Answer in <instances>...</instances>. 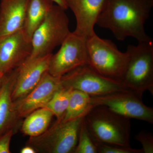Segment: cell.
Wrapping results in <instances>:
<instances>
[{"label": "cell", "instance_id": "9c48e42d", "mask_svg": "<svg viewBox=\"0 0 153 153\" xmlns=\"http://www.w3.org/2000/svg\"><path fill=\"white\" fill-rule=\"evenodd\" d=\"M60 46L50 58L49 74L61 77L80 66L88 65L87 38L70 32Z\"/></svg>", "mask_w": 153, "mask_h": 153}, {"label": "cell", "instance_id": "5b68a950", "mask_svg": "<svg viewBox=\"0 0 153 153\" xmlns=\"http://www.w3.org/2000/svg\"><path fill=\"white\" fill-rule=\"evenodd\" d=\"M87 48L88 65L101 75L120 81L128 60L127 52H120L112 41L95 33L87 38Z\"/></svg>", "mask_w": 153, "mask_h": 153}, {"label": "cell", "instance_id": "603a6c76", "mask_svg": "<svg viewBox=\"0 0 153 153\" xmlns=\"http://www.w3.org/2000/svg\"><path fill=\"white\" fill-rule=\"evenodd\" d=\"M16 133L13 130L0 136V153H10V144L12 137Z\"/></svg>", "mask_w": 153, "mask_h": 153}, {"label": "cell", "instance_id": "2e32d148", "mask_svg": "<svg viewBox=\"0 0 153 153\" xmlns=\"http://www.w3.org/2000/svg\"><path fill=\"white\" fill-rule=\"evenodd\" d=\"M51 0H29L22 31L31 42L33 34L44 21L54 4Z\"/></svg>", "mask_w": 153, "mask_h": 153}, {"label": "cell", "instance_id": "9a60e30c", "mask_svg": "<svg viewBox=\"0 0 153 153\" xmlns=\"http://www.w3.org/2000/svg\"><path fill=\"white\" fill-rule=\"evenodd\" d=\"M29 0H1L0 37L21 31Z\"/></svg>", "mask_w": 153, "mask_h": 153}, {"label": "cell", "instance_id": "3957f363", "mask_svg": "<svg viewBox=\"0 0 153 153\" xmlns=\"http://www.w3.org/2000/svg\"><path fill=\"white\" fill-rule=\"evenodd\" d=\"M126 52L128 60L121 82L127 90L142 97L146 91L153 94L152 41L129 45Z\"/></svg>", "mask_w": 153, "mask_h": 153}, {"label": "cell", "instance_id": "30bf717a", "mask_svg": "<svg viewBox=\"0 0 153 153\" xmlns=\"http://www.w3.org/2000/svg\"><path fill=\"white\" fill-rule=\"evenodd\" d=\"M31 51V42L22 30L0 37V75L4 76L18 68L30 57Z\"/></svg>", "mask_w": 153, "mask_h": 153}, {"label": "cell", "instance_id": "ba28073f", "mask_svg": "<svg viewBox=\"0 0 153 153\" xmlns=\"http://www.w3.org/2000/svg\"><path fill=\"white\" fill-rule=\"evenodd\" d=\"M92 107H105L124 117L153 123V108L146 105L142 97L128 90L91 97Z\"/></svg>", "mask_w": 153, "mask_h": 153}, {"label": "cell", "instance_id": "7c38bea8", "mask_svg": "<svg viewBox=\"0 0 153 153\" xmlns=\"http://www.w3.org/2000/svg\"><path fill=\"white\" fill-rule=\"evenodd\" d=\"M62 86L60 77L53 76L48 71L45 72L30 93L19 101L14 102L19 117L25 118L36 110L45 107Z\"/></svg>", "mask_w": 153, "mask_h": 153}, {"label": "cell", "instance_id": "7a4b0ae2", "mask_svg": "<svg viewBox=\"0 0 153 153\" xmlns=\"http://www.w3.org/2000/svg\"><path fill=\"white\" fill-rule=\"evenodd\" d=\"M94 138L108 144L130 147L131 123L130 119L103 106L92 107L84 117Z\"/></svg>", "mask_w": 153, "mask_h": 153}, {"label": "cell", "instance_id": "e0dca14e", "mask_svg": "<svg viewBox=\"0 0 153 153\" xmlns=\"http://www.w3.org/2000/svg\"><path fill=\"white\" fill-rule=\"evenodd\" d=\"M53 116V114L47 108L36 109L25 117L21 125V131L30 137L40 135L49 128Z\"/></svg>", "mask_w": 153, "mask_h": 153}, {"label": "cell", "instance_id": "ac0fdd59", "mask_svg": "<svg viewBox=\"0 0 153 153\" xmlns=\"http://www.w3.org/2000/svg\"><path fill=\"white\" fill-rule=\"evenodd\" d=\"M91 97L77 90L72 89L68 107L62 121L73 120L85 115L92 106L90 105Z\"/></svg>", "mask_w": 153, "mask_h": 153}, {"label": "cell", "instance_id": "d6986e66", "mask_svg": "<svg viewBox=\"0 0 153 153\" xmlns=\"http://www.w3.org/2000/svg\"><path fill=\"white\" fill-rule=\"evenodd\" d=\"M72 89L62 86L57 91L45 107L56 117L57 121L62 120L68 107Z\"/></svg>", "mask_w": 153, "mask_h": 153}, {"label": "cell", "instance_id": "d4e9b609", "mask_svg": "<svg viewBox=\"0 0 153 153\" xmlns=\"http://www.w3.org/2000/svg\"><path fill=\"white\" fill-rule=\"evenodd\" d=\"M51 1L65 10L68 9V7L65 0H51Z\"/></svg>", "mask_w": 153, "mask_h": 153}, {"label": "cell", "instance_id": "8fae6325", "mask_svg": "<svg viewBox=\"0 0 153 153\" xmlns=\"http://www.w3.org/2000/svg\"><path fill=\"white\" fill-rule=\"evenodd\" d=\"M52 54L37 58L28 57L18 67L16 79L12 91L13 101L22 99L37 85L44 73L48 71Z\"/></svg>", "mask_w": 153, "mask_h": 153}, {"label": "cell", "instance_id": "484cf974", "mask_svg": "<svg viewBox=\"0 0 153 153\" xmlns=\"http://www.w3.org/2000/svg\"><path fill=\"white\" fill-rule=\"evenodd\" d=\"M3 77H4V76L0 75V90H1L3 84Z\"/></svg>", "mask_w": 153, "mask_h": 153}, {"label": "cell", "instance_id": "cb8c5ba5", "mask_svg": "<svg viewBox=\"0 0 153 153\" xmlns=\"http://www.w3.org/2000/svg\"><path fill=\"white\" fill-rule=\"evenodd\" d=\"M21 153H37L36 150L30 146L26 145V146L22 148L20 151Z\"/></svg>", "mask_w": 153, "mask_h": 153}, {"label": "cell", "instance_id": "277c9868", "mask_svg": "<svg viewBox=\"0 0 153 153\" xmlns=\"http://www.w3.org/2000/svg\"><path fill=\"white\" fill-rule=\"evenodd\" d=\"M65 10L57 4L51 7L44 21L33 34L30 58L52 54L53 50L61 45L70 33L69 20Z\"/></svg>", "mask_w": 153, "mask_h": 153}, {"label": "cell", "instance_id": "7402d4cb", "mask_svg": "<svg viewBox=\"0 0 153 153\" xmlns=\"http://www.w3.org/2000/svg\"><path fill=\"white\" fill-rule=\"evenodd\" d=\"M135 139L143 146L144 153H153V134L146 130L141 131L137 134Z\"/></svg>", "mask_w": 153, "mask_h": 153}, {"label": "cell", "instance_id": "44dd1931", "mask_svg": "<svg viewBox=\"0 0 153 153\" xmlns=\"http://www.w3.org/2000/svg\"><path fill=\"white\" fill-rule=\"evenodd\" d=\"M97 153H144L142 149H134L130 147L108 144L100 142L93 137Z\"/></svg>", "mask_w": 153, "mask_h": 153}, {"label": "cell", "instance_id": "5bb4252c", "mask_svg": "<svg viewBox=\"0 0 153 153\" xmlns=\"http://www.w3.org/2000/svg\"><path fill=\"white\" fill-rule=\"evenodd\" d=\"M18 68L4 75L0 90V136L13 130L16 133L22 123L17 114L12 93L16 79Z\"/></svg>", "mask_w": 153, "mask_h": 153}, {"label": "cell", "instance_id": "6da1fadb", "mask_svg": "<svg viewBox=\"0 0 153 153\" xmlns=\"http://www.w3.org/2000/svg\"><path fill=\"white\" fill-rule=\"evenodd\" d=\"M153 7V0H107L96 25L119 41L131 37L138 42L152 41L144 25Z\"/></svg>", "mask_w": 153, "mask_h": 153}, {"label": "cell", "instance_id": "ffe728a7", "mask_svg": "<svg viewBox=\"0 0 153 153\" xmlns=\"http://www.w3.org/2000/svg\"><path fill=\"white\" fill-rule=\"evenodd\" d=\"M74 153H97L92 135L88 131L84 120L79 129L78 141Z\"/></svg>", "mask_w": 153, "mask_h": 153}, {"label": "cell", "instance_id": "52a82bcc", "mask_svg": "<svg viewBox=\"0 0 153 153\" xmlns=\"http://www.w3.org/2000/svg\"><path fill=\"white\" fill-rule=\"evenodd\" d=\"M63 87L98 96L127 90L120 81L108 78L95 71L89 65L80 66L60 77Z\"/></svg>", "mask_w": 153, "mask_h": 153}, {"label": "cell", "instance_id": "8992f818", "mask_svg": "<svg viewBox=\"0 0 153 153\" xmlns=\"http://www.w3.org/2000/svg\"><path fill=\"white\" fill-rule=\"evenodd\" d=\"M85 116L67 121L56 120L40 135L30 137L27 145L34 148L37 153H74Z\"/></svg>", "mask_w": 153, "mask_h": 153}, {"label": "cell", "instance_id": "4fadbf2b", "mask_svg": "<svg viewBox=\"0 0 153 153\" xmlns=\"http://www.w3.org/2000/svg\"><path fill=\"white\" fill-rule=\"evenodd\" d=\"M76 20L74 33L87 38L95 33L94 26L107 0H65Z\"/></svg>", "mask_w": 153, "mask_h": 153}]
</instances>
